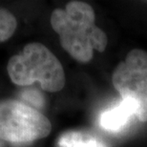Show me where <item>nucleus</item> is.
<instances>
[{"mask_svg": "<svg viewBox=\"0 0 147 147\" xmlns=\"http://www.w3.org/2000/svg\"><path fill=\"white\" fill-rule=\"evenodd\" d=\"M17 27L16 16L6 9L0 8V43L10 39Z\"/></svg>", "mask_w": 147, "mask_h": 147, "instance_id": "7", "label": "nucleus"}, {"mask_svg": "<svg viewBox=\"0 0 147 147\" xmlns=\"http://www.w3.org/2000/svg\"><path fill=\"white\" fill-rule=\"evenodd\" d=\"M95 19L93 8L81 1H71L65 9L52 13L51 25L59 36L61 46L79 62H89L94 50L103 52L107 46L106 34L95 25Z\"/></svg>", "mask_w": 147, "mask_h": 147, "instance_id": "1", "label": "nucleus"}, {"mask_svg": "<svg viewBox=\"0 0 147 147\" xmlns=\"http://www.w3.org/2000/svg\"><path fill=\"white\" fill-rule=\"evenodd\" d=\"M23 98L26 101L29 102L32 105H34L36 107H41L43 105V98L41 96V94H39L36 90H28L25 91L22 94Z\"/></svg>", "mask_w": 147, "mask_h": 147, "instance_id": "8", "label": "nucleus"}, {"mask_svg": "<svg viewBox=\"0 0 147 147\" xmlns=\"http://www.w3.org/2000/svg\"><path fill=\"white\" fill-rule=\"evenodd\" d=\"M139 106L130 98H123L119 104L104 111L99 117V125L103 130L111 133L121 132L133 119L138 117Z\"/></svg>", "mask_w": 147, "mask_h": 147, "instance_id": "5", "label": "nucleus"}, {"mask_svg": "<svg viewBox=\"0 0 147 147\" xmlns=\"http://www.w3.org/2000/svg\"><path fill=\"white\" fill-rule=\"evenodd\" d=\"M57 147H106L104 143L89 132L70 130L58 137Z\"/></svg>", "mask_w": 147, "mask_h": 147, "instance_id": "6", "label": "nucleus"}, {"mask_svg": "<svg viewBox=\"0 0 147 147\" xmlns=\"http://www.w3.org/2000/svg\"><path fill=\"white\" fill-rule=\"evenodd\" d=\"M51 131V121L36 108L16 99L0 100V139L5 142L27 145Z\"/></svg>", "mask_w": 147, "mask_h": 147, "instance_id": "3", "label": "nucleus"}, {"mask_svg": "<svg viewBox=\"0 0 147 147\" xmlns=\"http://www.w3.org/2000/svg\"><path fill=\"white\" fill-rule=\"evenodd\" d=\"M8 75L13 83L29 86L38 82L44 91L55 93L65 85V73L57 57L43 44H27L19 54L10 58Z\"/></svg>", "mask_w": 147, "mask_h": 147, "instance_id": "2", "label": "nucleus"}, {"mask_svg": "<svg viewBox=\"0 0 147 147\" xmlns=\"http://www.w3.org/2000/svg\"><path fill=\"white\" fill-rule=\"evenodd\" d=\"M112 82L122 99L130 98L137 102V117L142 122L147 121V52L131 50L116 67Z\"/></svg>", "mask_w": 147, "mask_h": 147, "instance_id": "4", "label": "nucleus"}, {"mask_svg": "<svg viewBox=\"0 0 147 147\" xmlns=\"http://www.w3.org/2000/svg\"><path fill=\"white\" fill-rule=\"evenodd\" d=\"M0 147H5V142L0 139Z\"/></svg>", "mask_w": 147, "mask_h": 147, "instance_id": "9", "label": "nucleus"}]
</instances>
